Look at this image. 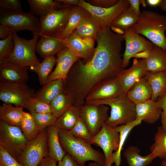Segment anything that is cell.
I'll return each mask as SVG.
<instances>
[{
    "label": "cell",
    "mask_w": 166,
    "mask_h": 166,
    "mask_svg": "<svg viewBox=\"0 0 166 166\" xmlns=\"http://www.w3.org/2000/svg\"><path fill=\"white\" fill-rule=\"evenodd\" d=\"M155 45L166 51V16L155 12L144 10L136 23L131 28Z\"/></svg>",
    "instance_id": "obj_3"
},
{
    "label": "cell",
    "mask_w": 166,
    "mask_h": 166,
    "mask_svg": "<svg viewBox=\"0 0 166 166\" xmlns=\"http://www.w3.org/2000/svg\"><path fill=\"white\" fill-rule=\"evenodd\" d=\"M28 69L7 60L0 62V82L26 83L29 79Z\"/></svg>",
    "instance_id": "obj_19"
},
{
    "label": "cell",
    "mask_w": 166,
    "mask_h": 166,
    "mask_svg": "<svg viewBox=\"0 0 166 166\" xmlns=\"http://www.w3.org/2000/svg\"><path fill=\"white\" fill-rule=\"evenodd\" d=\"M86 166H102L98 163L93 162L89 163Z\"/></svg>",
    "instance_id": "obj_54"
},
{
    "label": "cell",
    "mask_w": 166,
    "mask_h": 166,
    "mask_svg": "<svg viewBox=\"0 0 166 166\" xmlns=\"http://www.w3.org/2000/svg\"><path fill=\"white\" fill-rule=\"evenodd\" d=\"M35 95L34 89L26 83L0 82V99L4 103L24 108Z\"/></svg>",
    "instance_id": "obj_11"
},
{
    "label": "cell",
    "mask_w": 166,
    "mask_h": 166,
    "mask_svg": "<svg viewBox=\"0 0 166 166\" xmlns=\"http://www.w3.org/2000/svg\"><path fill=\"white\" fill-rule=\"evenodd\" d=\"M29 141L20 127L9 125L0 120V145L19 163Z\"/></svg>",
    "instance_id": "obj_5"
},
{
    "label": "cell",
    "mask_w": 166,
    "mask_h": 166,
    "mask_svg": "<svg viewBox=\"0 0 166 166\" xmlns=\"http://www.w3.org/2000/svg\"><path fill=\"white\" fill-rule=\"evenodd\" d=\"M58 130L62 147L80 166H86V162L89 161L97 162L102 166H106L104 154L93 148L89 142L74 136L69 130Z\"/></svg>",
    "instance_id": "obj_2"
},
{
    "label": "cell",
    "mask_w": 166,
    "mask_h": 166,
    "mask_svg": "<svg viewBox=\"0 0 166 166\" xmlns=\"http://www.w3.org/2000/svg\"><path fill=\"white\" fill-rule=\"evenodd\" d=\"M14 32L7 38L0 40V62L8 58L14 51L15 43L13 33Z\"/></svg>",
    "instance_id": "obj_42"
},
{
    "label": "cell",
    "mask_w": 166,
    "mask_h": 166,
    "mask_svg": "<svg viewBox=\"0 0 166 166\" xmlns=\"http://www.w3.org/2000/svg\"><path fill=\"white\" fill-rule=\"evenodd\" d=\"M97 45L92 58L86 62L79 58L74 64L64 83V89L73 95L74 105H84L88 94L97 84L117 77L124 69L121 52L123 35L107 27L98 33Z\"/></svg>",
    "instance_id": "obj_1"
},
{
    "label": "cell",
    "mask_w": 166,
    "mask_h": 166,
    "mask_svg": "<svg viewBox=\"0 0 166 166\" xmlns=\"http://www.w3.org/2000/svg\"><path fill=\"white\" fill-rule=\"evenodd\" d=\"M71 6L63 4L60 9L40 17V35L59 38L67 24Z\"/></svg>",
    "instance_id": "obj_8"
},
{
    "label": "cell",
    "mask_w": 166,
    "mask_h": 166,
    "mask_svg": "<svg viewBox=\"0 0 166 166\" xmlns=\"http://www.w3.org/2000/svg\"><path fill=\"white\" fill-rule=\"evenodd\" d=\"M152 93L151 85L144 77L136 82L126 94L131 101L136 104L151 99Z\"/></svg>",
    "instance_id": "obj_25"
},
{
    "label": "cell",
    "mask_w": 166,
    "mask_h": 166,
    "mask_svg": "<svg viewBox=\"0 0 166 166\" xmlns=\"http://www.w3.org/2000/svg\"><path fill=\"white\" fill-rule=\"evenodd\" d=\"M46 129L48 155L58 162L61 161L66 154L60 143L58 129L54 125H52L48 126Z\"/></svg>",
    "instance_id": "obj_22"
},
{
    "label": "cell",
    "mask_w": 166,
    "mask_h": 166,
    "mask_svg": "<svg viewBox=\"0 0 166 166\" xmlns=\"http://www.w3.org/2000/svg\"><path fill=\"white\" fill-rule=\"evenodd\" d=\"M23 107L3 103L0 106V120L7 124L20 127L23 116Z\"/></svg>",
    "instance_id": "obj_27"
},
{
    "label": "cell",
    "mask_w": 166,
    "mask_h": 166,
    "mask_svg": "<svg viewBox=\"0 0 166 166\" xmlns=\"http://www.w3.org/2000/svg\"><path fill=\"white\" fill-rule=\"evenodd\" d=\"M77 6L86 9L101 29L110 25L113 21L129 6L128 0H119L114 6L103 8L93 6L86 1L79 0Z\"/></svg>",
    "instance_id": "obj_10"
},
{
    "label": "cell",
    "mask_w": 166,
    "mask_h": 166,
    "mask_svg": "<svg viewBox=\"0 0 166 166\" xmlns=\"http://www.w3.org/2000/svg\"><path fill=\"white\" fill-rule=\"evenodd\" d=\"M56 62V58L54 56H51L44 58L38 65L29 69L37 74L40 84L44 85L47 83L48 77Z\"/></svg>",
    "instance_id": "obj_35"
},
{
    "label": "cell",
    "mask_w": 166,
    "mask_h": 166,
    "mask_svg": "<svg viewBox=\"0 0 166 166\" xmlns=\"http://www.w3.org/2000/svg\"><path fill=\"white\" fill-rule=\"evenodd\" d=\"M124 93L117 77L110 78L100 82L94 86L88 94L85 101L115 98Z\"/></svg>",
    "instance_id": "obj_15"
},
{
    "label": "cell",
    "mask_w": 166,
    "mask_h": 166,
    "mask_svg": "<svg viewBox=\"0 0 166 166\" xmlns=\"http://www.w3.org/2000/svg\"><path fill=\"white\" fill-rule=\"evenodd\" d=\"M129 7L139 17L141 13L140 10V5L141 0H128Z\"/></svg>",
    "instance_id": "obj_49"
},
{
    "label": "cell",
    "mask_w": 166,
    "mask_h": 166,
    "mask_svg": "<svg viewBox=\"0 0 166 166\" xmlns=\"http://www.w3.org/2000/svg\"><path fill=\"white\" fill-rule=\"evenodd\" d=\"M147 71L144 59L138 60L134 59L132 66L127 69H123L117 78L127 93L135 83L144 77Z\"/></svg>",
    "instance_id": "obj_18"
},
{
    "label": "cell",
    "mask_w": 166,
    "mask_h": 166,
    "mask_svg": "<svg viewBox=\"0 0 166 166\" xmlns=\"http://www.w3.org/2000/svg\"><path fill=\"white\" fill-rule=\"evenodd\" d=\"M0 9L22 11V6L19 0H0Z\"/></svg>",
    "instance_id": "obj_44"
},
{
    "label": "cell",
    "mask_w": 166,
    "mask_h": 166,
    "mask_svg": "<svg viewBox=\"0 0 166 166\" xmlns=\"http://www.w3.org/2000/svg\"><path fill=\"white\" fill-rule=\"evenodd\" d=\"M161 165L162 166H166V158L162 160L161 162Z\"/></svg>",
    "instance_id": "obj_55"
},
{
    "label": "cell",
    "mask_w": 166,
    "mask_h": 166,
    "mask_svg": "<svg viewBox=\"0 0 166 166\" xmlns=\"http://www.w3.org/2000/svg\"><path fill=\"white\" fill-rule=\"evenodd\" d=\"M162 0H147L146 2L150 6H159L162 2Z\"/></svg>",
    "instance_id": "obj_52"
},
{
    "label": "cell",
    "mask_w": 166,
    "mask_h": 166,
    "mask_svg": "<svg viewBox=\"0 0 166 166\" xmlns=\"http://www.w3.org/2000/svg\"><path fill=\"white\" fill-rule=\"evenodd\" d=\"M140 149L137 147L131 146L125 150L123 155L129 166H147L155 158L152 153L143 156L140 153Z\"/></svg>",
    "instance_id": "obj_30"
},
{
    "label": "cell",
    "mask_w": 166,
    "mask_h": 166,
    "mask_svg": "<svg viewBox=\"0 0 166 166\" xmlns=\"http://www.w3.org/2000/svg\"><path fill=\"white\" fill-rule=\"evenodd\" d=\"M113 164V163H112L110 162L107 165H106L105 166H111V165Z\"/></svg>",
    "instance_id": "obj_56"
},
{
    "label": "cell",
    "mask_w": 166,
    "mask_h": 166,
    "mask_svg": "<svg viewBox=\"0 0 166 166\" xmlns=\"http://www.w3.org/2000/svg\"><path fill=\"white\" fill-rule=\"evenodd\" d=\"M64 82L58 79L46 83L37 92L35 97L50 104L64 89Z\"/></svg>",
    "instance_id": "obj_26"
},
{
    "label": "cell",
    "mask_w": 166,
    "mask_h": 166,
    "mask_svg": "<svg viewBox=\"0 0 166 166\" xmlns=\"http://www.w3.org/2000/svg\"><path fill=\"white\" fill-rule=\"evenodd\" d=\"M135 105L136 119H141L142 121L147 123L152 124L160 118L162 109L157 101L150 99Z\"/></svg>",
    "instance_id": "obj_20"
},
{
    "label": "cell",
    "mask_w": 166,
    "mask_h": 166,
    "mask_svg": "<svg viewBox=\"0 0 166 166\" xmlns=\"http://www.w3.org/2000/svg\"><path fill=\"white\" fill-rule=\"evenodd\" d=\"M47 135L46 128L30 141L20 158L22 166H38L42 160L48 155Z\"/></svg>",
    "instance_id": "obj_14"
},
{
    "label": "cell",
    "mask_w": 166,
    "mask_h": 166,
    "mask_svg": "<svg viewBox=\"0 0 166 166\" xmlns=\"http://www.w3.org/2000/svg\"><path fill=\"white\" fill-rule=\"evenodd\" d=\"M64 47L69 49L84 62L89 60L93 57L95 49V40L91 38H82L73 31L65 40L62 41Z\"/></svg>",
    "instance_id": "obj_16"
},
{
    "label": "cell",
    "mask_w": 166,
    "mask_h": 166,
    "mask_svg": "<svg viewBox=\"0 0 166 166\" xmlns=\"http://www.w3.org/2000/svg\"><path fill=\"white\" fill-rule=\"evenodd\" d=\"M101 30L99 25L90 15L82 20L74 31L81 38H91L96 40Z\"/></svg>",
    "instance_id": "obj_33"
},
{
    "label": "cell",
    "mask_w": 166,
    "mask_h": 166,
    "mask_svg": "<svg viewBox=\"0 0 166 166\" xmlns=\"http://www.w3.org/2000/svg\"><path fill=\"white\" fill-rule=\"evenodd\" d=\"M120 140V134L115 128L105 122L100 131L93 136L91 144H96L102 149L107 165L110 162L113 163V154L118 150Z\"/></svg>",
    "instance_id": "obj_12"
},
{
    "label": "cell",
    "mask_w": 166,
    "mask_h": 166,
    "mask_svg": "<svg viewBox=\"0 0 166 166\" xmlns=\"http://www.w3.org/2000/svg\"><path fill=\"white\" fill-rule=\"evenodd\" d=\"M30 12L40 17L47 14L54 10L57 3L52 0H27Z\"/></svg>",
    "instance_id": "obj_38"
},
{
    "label": "cell",
    "mask_w": 166,
    "mask_h": 166,
    "mask_svg": "<svg viewBox=\"0 0 166 166\" xmlns=\"http://www.w3.org/2000/svg\"><path fill=\"white\" fill-rule=\"evenodd\" d=\"M14 32L12 30L7 26L4 25L0 24V40H4L7 38L9 36L11 33Z\"/></svg>",
    "instance_id": "obj_48"
},
{
    "label": "cell",
    "mask_w": 166,
    "mask_h": 166,
    "mask_svg": "<svg viewBox=\"0 0 166 166\" xmlns=\"http://www.w3.org/2000/svg\"><path fill=\"white\" fill-rule=\"evenodd\" d=\"M144 59L148 72L154 73L166 71V51L154 44Z\"/></svg>",
    "instance_id": "obj_23"
},
{
    "label": "cell",
    "mask_w": 166,
    "mask_h": 166,
    "mask_svg": "<svg viewBox=\"0 0 166 166\" xmlns=\"http://www.w3.org/2000/svg\"><path fill=\"white\" fill-rule=\"evenodd\" d=\"M119 1V0H88L86 2L93 6L107 8L114 6Z\"/></svg>",
    "instance_id": "obj_46"
},
{
    "label": "cell",
    "mask_w": 166,
    "mask_h": 166,
    "mask_svg": "<svg viewBox=\"0 0 166 166\" xmlns=\"http://www.w3.org/2000/svg\"><path fill=\"white\" fill-rule=\"evenodd\" d=\"M40 23V20L30 12L0 9V24L7 26L16 33L26 30L33 33L39 34Z\"/></svg>",
    "instance_id": "obj_7"
},
{
    "label": "cell",
    "mask_w": 166,
    "mask_h": 166,
    "mask_svg": "<svg viewBox=\"0 0 166 166\" xmlns=\"http://www.w3.org/2000/svg\"><path fill=\"white\" fill-rule=\"evenodd\" d=\"M154 143L150 147L151 153L155 158H166V133L161 126H159L154 138Z\"/></svg>",
    "instance_id": "obj_36"
},
{
    "label": "cell",
    "mask_w": 166,
    "mask_h": 166,
    "mask_svg": "<svg viewBox=\"0 0 166 166\" xmlns=\"http://www.w3.org/2000/svg\"><path fill=\"white\" fill-rule=\"evenodd\" d=\"M57 166H80L70 155L66 153L62 159L57 162Z\"/></svg>",
    "instance_id": "obj_47"
},
{
    "label": "cell",
    "mask_w": 166,
    "mask_h": 166,
    "mask_svg": "<svg viewBox=\"0 0 166 166\" xmlns=\"http://www.w3.org/2000/svg\"><path fill=\"white\" fill-rule=\"evenodd\" d=\"M85 103L109 106L110 115L106 123L113 127L127 124L136 119L135 104L128 98L126 93L115 98L86 101Z\"/></svg>",
    "instance_id": "obj_4"
},
{
    "label": "cell",
    "mask_w": 166,
    "mask_h": 166,
    "mask_svg": "<svg viewBox=\"0 0 166 166\" xmlns=\"http://www.w3.org/2000/svg\"><path fill=\"white\" fill-rule=\"evenodd\" d=\"M69 131L74 136L86 141L91 144L93 136L81 117L73 127Z\"/></svg>",
    "instance_id": "obj_40"
},
{
    "label": "cell",
    "mask_w": 166,
    "mask_h": 166,
    "mask_svg": "<svg viewBox=\"0 0 166 166\" xmlns=\"http://www.w3.org/2000/svg\"><path fill=\"white\" fill-rule=\"evenodd\" d=\"M0 166H22L0 145Z\"/></svg>",
    "instance_id": "obj_43"
},
{
    "label": "cell",
    "mask_w": 166,
    "mask_h": 166,
    "mask_svg": "<svg viewBox=\"0 0 166 166\" xmlns=\"http://www.w3.org/2000/svg\"><path fill=\"white\" fill-rule=\"evenodd\" d=\"M80 106L74 105L57 118L54 125L58 129L70 130L80 116Z\"/></svg>",
    "instance_id": "obj_32"
},
{
    "label": "cell",
    "mask_w": 166,
    "mask_h": 166,
    "mask_svg": "<svg viewBox=\"0 0 166 166\" xmlns=\"http://www.w3.org/2000/svg\"><path fill=\"white\" fill-rule=\"evenodd\" d=\"M142 121L141 119H136L135 121L126 124H122L115 127L116 130L120 135V140L118 150L114 152L112 160L116 166H120L121 162V152L125 140L131 130L135 127L140 124Z\"/></svg>",
    "instance_id": "obj_31"
},
{
    "label": "cell",
    "mask_w": 166,
    "mask_h": 166,
    "mask_svg": "<svg viewBox=\"0 0 166 166\" xmlns=\"http://www.w3.org/2000/svg\"><path fill=\"white\" fill-rule=\"evenodd\" d=\"M55 2L61 3L66 5L76 6H77L79 0H57Z\"/></svg>",
    "instance_id": "obj_51"
},
{
    "label": "cell",
    "mask_w": 166,
    "mask_h": 166,
    "mask_svg": "<svg viewBox=\"0 0 166 166\" xmlns=\"http://www.w3.org/2000/svg\"><path fill=\"white\" fill-rule=\"evenodd\" d=\"M139 18L129 6L113 21L109 26L124 32L135 24Z\"/></svg>",
    "instance_id": "obj_34"
},
{
    "label": "cell",
    "mask_w": 166,
    "mask_h": 166,
    "mask_svg": "<svg viewBox=\"0 0 166 166\" xmlns=\"http://www.w3.org/2000/svg\"><path fill=\"white\" fill-rule=\"evenodd\" d=\"M56 58V67L49 77L47 83L58 79L64 82L72 66L79 58L69 49L64 47L57 53Z\"/></svg>",
    "instance_id": "obj_17"
},
{
    "label": "cell",
    "mask_w": 166,
    "mask_h": 166,
    "mask_svg": "<svg viewBox=\"0 0 166 166\" xmlns=\"http://www.w3.org/2000/svg\"><path fill=\"white\" fill-rule=\"evenodd\" d=\"M156 101L159 106L162 110L160 117L161 126L166 133V93L163 97L159 98Z\"/></svg>",
    "instance_id": "obj_45"
},
{
    "label": "cell",
    "mask_w": 166,
    "mask_h": 166,
    "mask_svg": "<svg viewBox=\"0 0 166 166\" xmlns=\"http://www.w3.org/2000/svg\"><path fill=\"white\" fill-rule=\"evenodd\" d=\"M20 127L23 135L29 141L35 139L40 133L30 113L24 111Z\"/></svg>",
    "instance_id": "obj_37"
},
{
    "label": "cell",
    "mask_w": 166,
    "mask_h": 166,
    "mask_svg": "<svg viewBox=\"0 0 166 166\" xmlns=\"http://www.w3.org/2000/svg\"><path fill=\"white\" fill-rule=\"evenodd\" d=\"M125 48L123 55L122 66L128 65L130 60L132 57L143 58L148 57L152 49L153 44L135 32L131 28L124 31Z\"/></svg>",
    "instance_id": "obj_9"
},
{
    "label": "cell",
    "mask_w": 166,
    "mask_h": 166,
    "mask_svg": "<svg viewBox=\"0 0 166 166\" xmlns=\"http://www.w3.org/2000/svg\"><path fill=\"white\" fill-rule=\"evenodd\" d=\"M57 162L48 155L42 160L38 166H57Z\"/></svg>",
    "instance_id": "obj_50"
},
{
    "label": "cell",
    "mask_w": 166,
    "mask_h": 166,
    "mask_svg": "<svg viewBox=\"0 0 166 166\" xmlns=\"http://www.w3.org/2000/svg\"><path fill=\"white\" fill-rule=\"evenodd\" d=\"M36 45L35 50L42 58L54 56L64 47L63 42L59 38L40 35Z\"/></svg>",
    "instance_id": "obj_21"
},
{
    "label": "cell",
    "mask_w": 166,
    "mask_h": 166,
    "mask_svg": "<svg viewBox=\"0 0 166 166\" xmlns=\"http://www.w3.org/2000/svg\"><path fill=\"white\" fill-rule=\"evenodd\" d=\"M90 15L88 11L83 7L78 6H71L67 24L59 38L62 41L66 40L78 25Z\"/></svg>",
    "instance_id": "obj_24"
},
{
    "label": "cell",
    "mask_w": 166,
    "mask_h": 166,
    "mask_svg": "<svg viewBox=\"0 0 166 166\" xmlns=\"http://www.w3.org/2000/svg\"><path fill=\"white\" fill-rule=\"evenodd\" d=\"M30 113H52L49 104L46 103L34 97L31 98L24 106Z\"/></svg>",
    "instance_id": "obj_41"
},
{
    "label": "cell",
    "mask_w": 166,
    "mask_h": 166,
    "mask_svg": "<svg viewBox=\"0 0 166 166\" xmlns=\"http://www.w3.org/2000/svg\"><path fill=\"white\" fill-rule=\"evenodd\" d=\"M109 108L107 105L85 103L80 106V116L94 136L108 119Z\"/></svg>",
    "instance_id": "obj_13"
},
{
    "label": "cell",
    "mask_w": 166,
    "mask_h": 166,
    "mask_svg": "<svg viewBox=\"0 0 166 166\" xmlns=\"http://www.w3.org/2000/svg\"><path fill=\"white\" fill-rule=\"evenodd\" d=\"M144 77L150 83L152 89L151 99L156 101L166 93V71L152 73L148 72Z\"/></svg>",
    "instance_id": "obj_28"
},
{
    "label": "cell",
    "mask_w": 166,
    "mask_h": 166,
    "mask_svg": "<svg viewBox=\"0 0 166 166\" xmlns=\"http://www.w3.org/2000/svg\"><path fill=\"white\" fill-rule=\"evenodd\" d=\"M159 6L162 10L166 12V0H162Z\"/></svg>",
    "instance_id": "obj_53"
},
{
    "label": "cell",
    "mask_w": 166,
    "mask_h": 166,
    "mask_svg": "<svg viewBox=\"0 0 166 166\" xmlns=\"http://www.w3.org/2000/svg\"><path fill=\"white\" fill-rule=\"evenodd\" d=\"M40 132L48 126L54 125L57 117L52 113H31Z\"/></svg>",
    "instance_id": "obj_39"
},
{
    "label": "cell",
    "mask_w": 166,
    "mask_h": 166,
    "mask_svg": "<svg viewBox=\"0 0 166 166\" xmlns=\"http://www.w3.org/2000/svg\"><path fill=\"white\" fill-rule=\"evenodd\" d=\"M50 105L52 113L57 118L74 105L73 97L70 93L64 89Z\"/></svg>",
    "instance_id": "obj_29"
},
{
    "label": "cell",
    "mask_w": 166,
    "mask_h": 166,
    "mask_svg": "<svg viewBox=\"0 0 166 166\" xmlns=\"http://www.w3.org/2000/svg\"><path fill=\"white\" fill-rule=\"evenodd\" d=\"M33 34L32 38L27 40L20 38L16 32H14V49L12 54L5 60L29 68L39 64L40 62L35 52L36 43L40 35L38 33H33Z\"/></svg>",
    "instance_id": "obj_6"
}]
</instances>
